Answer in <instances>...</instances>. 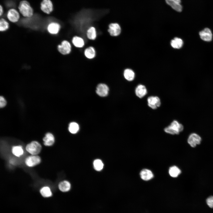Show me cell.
I'll return each mask as SVG.
<instances>
[{"instance_id":"cell-1","label":"cell","mask_w":213,"mask_h":213,"mask_svg":"<svg viewBox=\"0 0 213 213\" xmlns=\"http://www.w3.org/2000/svg\"><path fill=\"white\" fill-rule=\"evenodd\" d=\"M18 8L20 13L24 17H30L33 15V9L29 2L26 0L20 1Z\"/></svg>"},{"instance_id":"cell-2","label":"cell","mask_w":213,"mask_h":213,"mask_svg":"<svg viewBox=\"0 0 213 213\" xmlns=\"http://www.w3.org/2000/svg\"><path fill=\"white\" fill-rule=\"evenodd\" d=\"M183 126L181 124L177 121L174 120L170 125L164 128V131L166 133L170 134H178L183 130Z\"/></svg>"},{"instance_id":"cell-3","label":"cell","mask_w":213,"mask_h":213,"mask_svg":"<svg viewBox=\"0 0 213 213\" xmlns=\"http://www.w3.org/2000/svg\"><path fill=\"white\" fill-rule=\"evenodd\" d=\"M41 145L36 141H33L27 144L26 147V151L32 155H37L41 151Z\"/></svg>"},{"instance_id":"cell-4","label":"cell","mask_w":213,"mask_h":213,"mask_svg":"<svg viewBox=\"0 0 213 213\" xmlns=\"http://www.w3.org/2000/svg\"><path fill=\"white\" fill-rule=\"evenodd\" d=\"M57 49L62 54H68L71 51V46L69 41L67 40H64L62 41L61 44L58 46Z\"/></svg>"},{"instance_id":"cell-5","label":"cell","mask_w":213,"mask_h":213,"mask_svg":"<svg viewBox=\"0 0 213 213\" xmlns=\"http://www.w3.org/2000/svg\"><path fill=\"white\" fill-rule=\"evenodd\" d=\"M41 10L46 14H50L53 10V4L50 0H43L41 3Z\"/></svg>"},{"instance_id":"cell-6","label":"cell","mask_w":213,"mask_h":213,"mask_svg":"<svg viewBox=\"0 0 213 213\" xmlns=\"http://www.w3.org/2000/svg\"><path fill=\"white\" fill-rule=\"evenodd\" d=\"M201 140V138L199 135L193 133L189 135L188 139V142L191 147H195L197 145L200 143Z\"/></svg>"},{"instance_id":"cell-7","label":"cell","mask_w":213,"mask_h":213,"mask_svg":"<svg viewBox=\"0 0 213 213\" xmlns=\"http://www.w3.org/2000/svg\"><path fill=\"white\" fill-rule=\"evenodd\" d=\"M40 157L37 155H32L25 159V163L28 166L33 167L39 164L41 162Z\"/></svg>"},{"instance_id":"cell-8","label":"cell","mask_w":213,"mask_h":213,"mask_svg":"<svg viewBox=\"0 0 213 213\" xmlns=\"http://www.w3.org/2000/svg\"><path fill=\"white\" fill-rule=\"evenodd\" d=\"M108 31L111 36H116L119 35L120 33L121 28L120 25L118 23H111L109 25Z\"/></svg>"},{"instance_id":"cell-9","label":"cell","mask_w":213,"mask_h":213,"mask_svg":"<svg viewBox=\"0 0 213 213\" xmlns=\"http://www.w3.org/2000/svg\"><path fill=\"white\" fill-rule=\"evenodd\" d=\"M7 17L10 21L15 23L19 20L20 16L19 12L16 9L12 8L8 11Z\"/></svg>"},{"instance_id":"cell-10","label":"cell","mask_w":213,"mask_h":213,"mask_svg":"<svg viewBox=\"0 0 213 213\" xmlns=\"http://www.w3.org/2000/svg\"><path fill=\"white\" fill-rule=\"evenodd\" d=\"M148 106L153 109H156L161 104L160 99L156 96H150L147 99Z\"/></svg>"},{"instance_id":"cell-11","label":"cell","mask_w":213,"mask_h":213,"mask_svg":"<svg viewBox=\"0 0 213 213\" xmlns=\"http://www.w3.org/2000/svg\"><path fill=\"white\" fill-rule=\"evenodd\" d=\"M109 91V88L106 85L101 83L97 86L96 92L97 94L100 96L104 97L108 95Z\"/></svg>"},{"instance_id":"cell-12","label":"cell","mask_w":213,"mask_h":213,"mask_svg":"<svg viewBox=\"0 0 213 213\" xmlns=\"http://www.w3.org/2000/svg\"><path fill=\"white\" fill-rule=\"evenodd\" d=\"M166 3L172 8L178 12L182 10V6L180 4L181 0H165Z\"/></svg>"},{"instance_id":"cell-13","label":"cell","mask_w":213,"mask_h":213,"mask_svg":"<svg viewBox=\"0 0 213 213\" xmlns=\"http://www.w3.org/2000/svg\"><path fill=\"white\" fill-rule=\"evenodd\" d=\"M200 38L206 41H210L212 38V34L210 30L207 28H204L199 33Z\"/></svg>"},{"instance_id":"cell-14","label":"cell","mask_w":213,"mask_h":213,"mask_svg":"<svg viewBox=\"0 0 213 213\" xmlns=\"http://www.w3.org/2000/svg\"><path fill=\"white\" fill-rule=\"evenodd\" d=\"M60 28V26L59 23L56 22H52L48 25L47 30L51 34H56L59 33Z\"/></svg>"},{"instance_id":"cell-15","label":"cell","mask_w":213,"mask_h":213,"mask_svg":"<svg viewBox=\"0 0 213 213\" xmlns=\"http://www.w3.org/2000/svg\"><path fill=\"white\" fill-rule=\"evenodd\" d=\"M140 175L141 178L145 181L149 180L154 177L152 172L150 170L146 169H143L141 171Z\"/></svg>"},{"instance_id":"cell-16","label":"cell","mask_w":213,"mask_h":213,"mask_svg":"<svg viewBox=\"0 0 213 213\" xmlns=\"http://www.w3.org/2000/svg\"><path fill=\"white\" fill-rule=\"evenodd\" d=\"M147 93V90L146 87L142 85H139L136 87L135 93L137 96L141 98L145 96Z\"/></svg>"},{"instance_id":"cell-17","label":"cell","mask_w":213,"mask_h":213,"mask_svg":"<svg viewBox=\"0 0 213 213\" xmlns=\"http://www.w3.org/2000/svg\"><path fill=\"white\" fill-rule=\"evenodd\" d=\"M43 140L45 146H50L54 143V138L52 133H48L46 134L45 136L43 138Z\"/></svg>"},{"instance_id":"cell-18","label":"cell","mask_w":213,"mask_h":213,"mask_svg":"<svg viewBox=\"0 0 213 213\" xmlns=\"http://www.w3.org/2000/svg\"><path fill=\"white\" fill-rule=\"evenodd\" d=\"M73 44L77 48H82L84 45L85 42L83 39L79 36H75L72 38Z\"/></svg>"},{"instance_id":"cell-19","label":"cell","mask_w":213,"mask_h":213,"mask_svg":"<svg viewBox=\"0 0 213 213\" xmlns=\"http://www.w3.org/2000/svg\"><path fill=\"white\" fill-rule=\"evenodd\" d=\"M84 54L87 58L89 59H92L95 56V50L93 47H89L85 49Z\"/></svg>"},{"instance_id":"cell-20","label":"cell","mask_w":213,"mask_h":213,"mask_svg":"<svg viewBox=\"0 0 213 213\" xmlns=\"http://www.w3.org/2000/svg\"><path fill=\"white\" fill-rule=\"evenodd\" d=\"M59 189L62 192L68 191L71 188V184L68 181L64 180L60 182L59 184Z\"/></svg>"},{"instance_id":"cell-21","label":"cell","mask_w":213,"mask_h":213,"mask_svg":"<svg viewBox=\"0 0 213 213\" xmlns=\"http://www.w3.org/2000/svg\"><path fill=\"white\" fill-rule=\"evenodd\" d=\"M183 40L180 38L175 37L171 40L170 43L171 46L174 48L179 49L183 45Z\"/></svg>"},{"instance_id":"cell-22","label":"cell","mask_w":213,"mask_h":213,"mask_svg":"<svg viewBox=\"0 0 213 213\" xmlns=\"http://www.w3.org/2000/svg\"><path fill=\"white\" fill-rule=\"evenodd\" d=\"M87 36L91 40H94L96 37V32L95 28L93 27H90L87 31Z\"/></svg>"},{"instance_id":"cell-23","label":"cell","mask_w":213,"mask_h":213,"mask_svg":"<svg viewBox=\"0 0 213 213\" xmlns=\"http://www.w3.org/2000/svg\"><path fill=\"white\" fill-rule=\"evenodd\" d=\"M124 76L126 80L131 81L134 79L135 75L134 72L132 70L127 69L124 71Z\"/></svg>"},{"instance_id":"cell-24","label":"cell","mask_w":213,"mask_h":213,"mask_svg":"<svg viewBox=\"0 0 213 213\" xmlns=\"http://www.w3.org/2000/svg\"><path fill=\"white\" fill-rule=\"evenodd\" d=\"M170 175L173 178L177 177L181 173V171L179 168L175 166L170 167L169 170Z\"/></svg>"},{"instance_id":"cell-25","label":"cell","mask_w":213,"mask_h":213,"mask_svg":"<svg viewBox=\"0 0 213 213\" xmlns=\"http://www.w3.org/2000/svg\"><path fill=\"white\" fill-rule=\"evenodd\" d=\"M12 152L14 155L17 157L20 156L23 154L24 152L22 146H13Z\"/></svg>"},{"instance_id":"cell-26","label":"cell","mask_w":213,"mask_h":213,"mask_svg":"<svg viewBox=\"0 0 213 213\" xmlns=\"http://www.w3.org/2000/svg\"><path fill=\"white\" fill-rule=\"evenodd\" d=\"M40 192L42 195L45 197H48L51 196L52 193L49 187L46 186L42 188L40 191Z\"/></svg>"},{"instance_id":"cell-27","label":"cell","mask_w":213,"mask_h":213,"mask_svg":"<svg viewBox=\"0 0 213 213\" xmlns=\"http://www.w3.org/2000/svg\"><path fill=\"white\" fill-rule=\"evenodd\" d=\"M68 129L70 133L72 134H75L78 131L79 126L77 123L72 122L69 124Z\"/></svg>"},{"instance_id":"cell-28","label":"cell","mask_w":213,"mask_h":213,"mask_svg":"<svg viewBox=\"0 0 213 213\" xmlns=\"http://www.w3.org/2000/svg\"><path fill=\"white\" fill-rule=\"evenodd\" d=\"M95 169L98 171L101 170L103 168L104 164L102 161L99 159L95 160L93 162Z\"/></svg>"},{"instance_id":"cell-29","label":"cell","mask_w":213,"mask_h":213,"mask_svg":"<svg viewBox=\"0 0 213 213\" xmlns=\"http://www.w3.org/2000/svg\"><path fill=\"white\" fill-rule=\"evenodd\" d=\"M8 22L4 19L2 18L0 20V30L4 31L7 30L9 28Z\"/></svg>"},{"instance_id":"cell-30","label":"cell","mask_w":213,"mask_h":213,"mask_svg":"<svg viewBox=\"0 0 213 213\" xmlns=\"http://www.w3.org/2000/svg\"><path fill=\"white\" fill-rule=\"evenodd\" d=\"M206 202L209 207L213 208V196H210L207 198Z\"/></svg>"},{"instance_id":"cell-31","label":"cell","mask_w":213,"mask_h":213,"mask_svg":"<svg viewBox=\"0 0 213 213\" xmlns=\"http://www.w3.org/2000/svg\"><path fill=\"white\" fill-rule=\"evenodd\" d=\"M7 102L4 98L2 96L0 97V107L3 108L6 105Z\"/></svg>"},{"instance_id":"cell-32","label":"cell","mask_w":213,"mask_h":213,"mask_svg":"<svg viewBox=\"0 0 213 213\" xmlns=\"http://www.w3.org/2000/svg\"><path fill=\"white\" fill-rule=\"evenodd\" d=\"M4 11L3 7L1 5H0V15L1 16L3 14Z\"/></svg>"}]
</instances>
